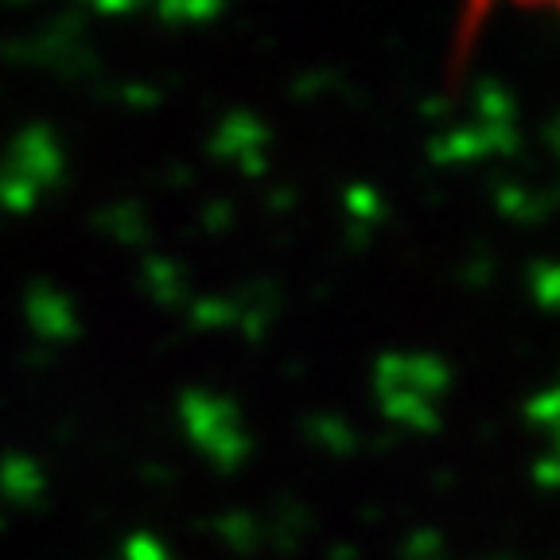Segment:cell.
<instances>
[{
	"instance_id": "cell-1",
	"label": "cell",
	"mask_w": 560,
	"mask_h": 560,
	"mask_svg": "<svg viewBox=\"0 0 560 560\" xmlns=\"http://www.w3.org/2000/svg\"><path fill=\"white\" fill-rule=\"evenodd\" d=\"M514 4H529V9H552V12H560V0H514Z\"/></svg>"
}]
</instances>
